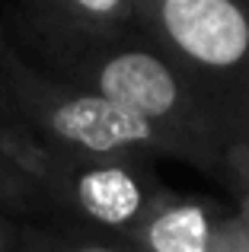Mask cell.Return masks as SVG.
Here are the masks:
<instances>
[{
  "label": "cell",
  "instance_id": "cell-11",
  "mask_svg": "<svg viewBox=\"0 0 249 252\" xmlns=\"http://www.w3.org/2000/svg\"><path fill=\"white\" fill-rule=\"evenodd\" d=\"M13 243H16V230L6 220H0V252H13Z\"/></svg>",
  "mask_w": 249,
  "mask_h": 252
},
{
  "label": "cell",
  "instance_id": "cell-10",
  "mask_svg": "<svg viewBox=\"0 0 249 252\" xmlns=\"http://www.w3.org/2000/svg\"><path fill=\"white\" fill-rule=\"evenodd\" d=\"M227 185L233 189V195L249 198V137L227 150Z\"/></svg>",
  "mask_w": 249,
  "mask_h": 252
},
{
  "label": "cell",
  "instance_id": "cell-2",
  "mask_svg": "<svg viewBox=\"0 0 249 252\" xmlns=\"http://www.w3.org/2000/svg\"><path fill=\"white\" fill-rule=\"evenodd\" d=\"M0 109L45 144L93 160H186V150L134 112L77 83H58L0 38Z\"/></svg>",
  "mask_w": 249,
  "mask_h": 252
},
{
  "label": "cell",
  "instance_id": "cell-3",
  "mask_svg": "<svg viewBox=\"0 0 249 252\" xmlns=\"http://www.w3.org/2000/svg\"><path fill=\"white\" fill-rule=\"evenodd\" d=\"M137 35L249 137V0H134Z\"/></svg>",
  "mask_w": 249,
  "mask_h": 252
},
{
  "label": "cell",
  "instance_id": "cell-6",
  "mask_svg": "<svg viewBox=\"0 0 249 252\" xmlns=\"http://www.w3.org/2000/svg\"><path fill=\"white\" fill-rule=\"evenodd\" d=\"M45 16L51 35L64 38H122L131 26L137 32L134 0H51Z\"/></svg>",
  "mask_w": 249,
  "mask_h": 252
},
{
  "label": "cell",
  "instance_id": "cell-7",
  "mask_svg": "<svg viewBox=\"0 0 249 252\" xmlns=\"http://www.w3.org/2000/svg\"><path fill=\"white\" fill-rule=\"evenodd\" d=\"M13 252H131L119 243L102 240H80V236L48 233V230H16Z\"/></svg>",
  "mask_w": 249,
  "mask_h": 252
},
{
  "label": "cell",
  "instance_id": "cell-13",
  "mask_svg": "<svg viewBox=\"0 0 249 252\" xmlns=\"http://www.w3.org/2000/svg\"><path fill=\"white\" fill-rule=\"evenodd\" d=\"M0 38H3V35H0Z\"/></svg>",
  "mask_w": 249,
  "mask_h": 252
},
{
  "label": "cell",
  "instance_id": "cell-5",
  "mask_svg": "<svg viewBox=\"0 0 249 252\" xmlns=\"http://www.w3.org/2000/svg\"><path fill=\"white\" fill-rule=\"evenodd\" d=\"M224 204L201 195L163 189L134 230L124 236L131 252H211Z\"/></svg>",
  "mask_w": 249,
  "mask_h": 252
},
{
  "label": "cell",
  "instance_id": "cell-1",
  "mask_svg": "<svg viewBox=\"0 0 249 252\" xmlns=\"http://www.w3.org/2000/svg\"><path fill=\"white\" fill-rule=\"evenodd\" d=\"M48 51L70 83L134 112L173 137L195 169L227 182V150L237 144L230 122L150 42L51 35Z\"/></svg>",
  "mask_w": 249,
  "mask_h": 252
},
{
  "label": "cell",
  "instance_id": "cell-12",
  "mask_svg": "<svg viewBox=\"0 0 249 252\" xmlns=\"http://www.w3.org/2000/svg\"><path fill=\"white\" fill-rule=\"evenodd\" d=\"M29 3H32V6H38V10H48L51 0H29Z\"/></svg>",
  "mask_w": 249,
  "mask_h": 252
},
{
  "label": "cell",
  "instance_id": "cell-9",
  "mask_svg": "<svg viewBox=\"0 0 249 252\" xmlns=\"http://www.w3.org/2000/svg\"><path fill=\"white\" fill-rule=\"evenodd\" d=\"M211 252H249V198L237 195V208L220 217Z\"/></svg>",
  "mask_w": 249,
  "mask_h": 252
},
{
  "label": "cell",
  "instance_id": "cell-4",
  "mask_svg": "<svg viewBox=\"0 0 249 252\" xmlns=\"http://www.w3.org/2000/svg\"><path fill=\"white\" fill-rule=\"evenodd\" d=\"M0 154L42 191L48 204L122 240L141 223L156 195L166 189L147 169V163L64 154L35 137L3 109H0Z\"/></svg>",
  "mask_w": 249,
  "mask_h": 252
},
{
  "label": "cell",
  "instance_id": "cell-8",
  "mask_svg": "<svg viewBox=\"0 0 249 252\" xmlns=\"http://www.w3.org/2000/svg\"><path fill=\"white\" fill-rule=\"evenodd\" d=\"M45 198L29 179L23 176L3 154H0V208L10 211H38L45 208Z\"/></svg>",
  "mask_w": 249,
  "mask_h": 252
}]
</instances>
